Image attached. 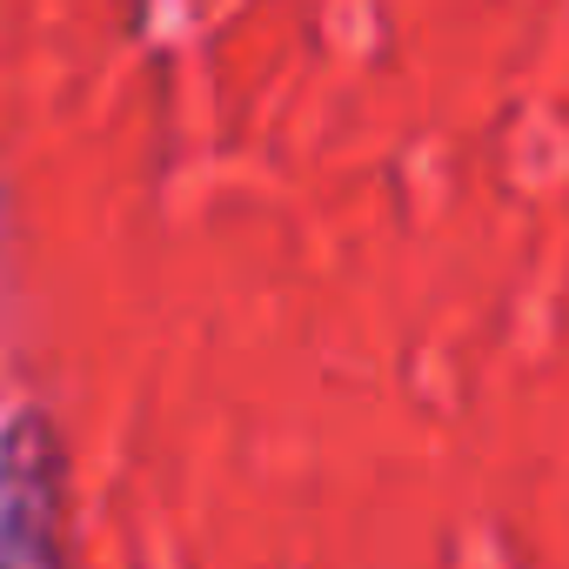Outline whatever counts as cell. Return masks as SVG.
I'll list each match as a JSON object with an SVG mask.
<instances>
[{
    "mask_svg": "<svg viewBox=\"0 0 569 569\" xmlns=\"http://www.w3.org/2000/svg\"><path fill=\"white\" fill-rule=\"evenodd\" d=\"M68 456L41 416L0 429V569H68L61 549Z\"/></svg>",
    "mask_w": 569,
    "mask_h": 569,
    "instance_id": "obj_1",
    "label": "cell"
}]
</instances>
